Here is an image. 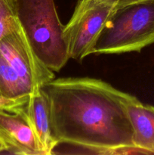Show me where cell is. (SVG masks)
<instances>
[{
	"label": "cell",
	"instance_id": "obj_10",
	"mask_svg": "<svg viewBox=\"0 0 154 155\" xmlns=\"http://www.w3.org/2000/svg\"><path fill=\"white\" fill-rule=\"evenodd\" d=\"M139 1L141 0H78L77 4H106L118 8Z\"/></svg>",
	"mask_w": 154,
	"mask_h": 155
},
{
	"label": "cell",
	"instance_id": "obj_6",
	"mask_svg": "<svg viewBox=\"0 0 154 155\" xmlns=\"http://www.w3.org/2000/svg\"><path fill=\"white\" fill-rule=\"evenodd\" d=\"M0 139L6 152L45 155L22 107L12 110L0 109Z\"/></svg>",
	"mask_w": 154,
	"mask_h": 155
},
{
	"label": "cell",
	"instance_id": "obj_1",
	"mask_svg": "<svg viewBox=\"0 0 154 155\" xmlns=\"http://www.w3.org/2000/svg\"><path fill=\"white\" fill-rule=\"evenodd\" d=\"M42 89L49 100L57 143L90 147L98 154H116L117 148L134 146L125 107L131 95L88 77L54 79Z\"/></svg>",
	"mask_w": 154,
	"mask_h": 155
},
{
	"label": "cell",
	"instance_id": "obj_5",
	"mask_svg": "<svg viewBox=\"0 0 154 155\" xmlns=\"http://www.w3.org/2000/svg\"><path fill=\"white\" fill-rule=\"evenodd\" d=\"M115 10L116 8L106 4H76L64 27L69 58L81 62L92 54L100 33Z\"/></svg>",
	"mask_w": 154,
	"mask_h": 155
},
{
	"label": "cell",
	"instance_id": "obj_7",
	"mask_svg": "<svg viewBox=\"0 0 154 155\" xmlns=\"http://www.w3.org/2000/svg\"><path fill=\"white\" fill-rule=\"evenodd\" d=\"M45 155L51 154L57 145L52 134L48 96L41 88L22 106Z\"/></svg>",
	"mask_w": 154,
	"mask_h": 155
},
{
	"label": "cell",
	"instance_id": "obj_9",
	"mask_svg": "<svg viewBox=\"0 0 154 155\" xmlns=\"http://www.w3.org/2000/svg\"><path fill=\"white\" fill-rule=\"evenodd\" d=\"M21 27L17 0H0V41Z\"/></svg>",
	"mask_w": 154,
	"mask_h": 155
},
{
	"label": "cell",
	"instance_id": "obj_4",
	"mask_svg": "<svg viewBox=\"0 0 154 155\" xmlns=\"http://www.w3.org/2000/svg\"><path fill=\"white\" fill-rule=\"evenodd\" d=\"M154 44V0L116 8L101 32L92 54L140 52Z\"/></svg>",
	"mask_w": 154,
	"mask_h": 155
},
{
	"label": "cell",
	"instance_id": "obj_2",
	"mask_svg": "<svg viewBox=\"0 0 154 155\" xmlns=\"http://www.w3.org/2000/svg\"><path fill=\"white\" fill-rule=\"evenodd\" d=\"M54 79V71L38 58L21 27L0 41V109L22 107Z\"/></svg>",
	"mask_w": 154,
	"mask_h": 155
},
{
	"label": "cell",
	"instance_id": "obj_3",
	"mask_svg": "<svg viewBox=\"0 0 154 155\" xmlns=\"http://www.w3.org/2000/svg\"><path fill=\"white\" fill-rule=\"evenodd\" d=\"M20 24L36 55L48 68L59 72L69 59L64 25L54 0H17Z\"/></svg>",
	"mask_w": 154,
	"mask_h": 155
},
{
	"label": "cell",
	"instance_id": "obj_8",
	"mask_svg": "<svg viewBox=\"0 0 154 155\" xmlns=\"http://www.w3.org/2000/svg\"><path fill=\"white\" fill-rule=\"evenodd\" d=\"M133 130L134 146L147 154H154V107L131 95L125 103Z\"/></svg>",
	"mask_w": 154,
	"mask_h": 155
},
{
	"label": "cell",
	"instance_id": "obj_11",
	"mask_svg": "<svg viewBox=\"0 0 154 155\" xmlns=\"http://www.w3.org/2000/svg\"><path fill=\"white\" fill-rule=\"evenodd\" d=\"M4 151H6V147L5 145L3 143L2 141L0 139V153H2Z\"/></svg>",
	"mask_w": 154,
	"mask_h": 155
}]
</instances>
